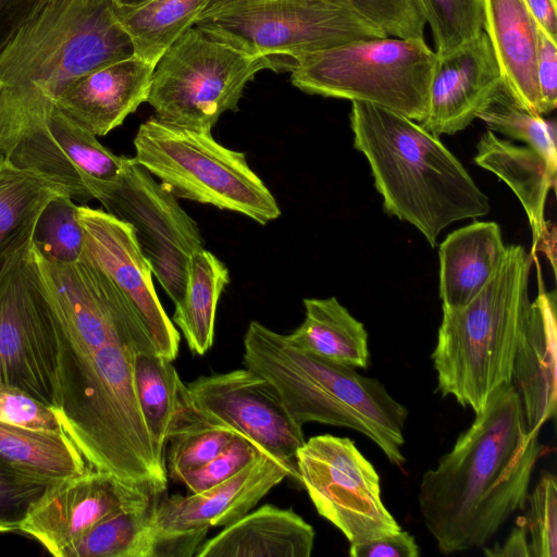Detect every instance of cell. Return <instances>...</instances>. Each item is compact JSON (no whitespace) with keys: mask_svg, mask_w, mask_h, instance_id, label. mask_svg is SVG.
<instances>
[{"mask_svg":"<svg viewBox=\"0 0 557 557\" xmlns=\"http://www.w3.org/2000/svg\"><path fill=\"white\" fill-rule=\"evenodd\" d=\"M77 207L66 194H58L41 210L32 236V245L46 260L69 264L77 262L84 249V232Z\"/></svg>","mask_w":557,"mask_h":557,"instance_id":"34","label":"cell"},{"mask_svg":"<svg viewBox=\"0 0 557 557\" xmlns=\"http://www.w3.org/2000/svg\"><path fill=\"white\" fill-rule=\"evenodd\" d=\"M354 147L368 160L385 211L409 222L435 247L449 224L484 216L490 200L438 136L420 123L351 101Z\"/></svg>","mask_w":557,"mask_h":557,"instance_id":"3","label":"cell"},{"mask_svg":"<svg viewBox=\"0 0 557 557\" xmlns=\"http://www.w3.org/2000/svg\"><path fill=\"white\" fill-rule=\"evenodd\" d=\"M213 1L152 0L137 8L114 10L132 40L134 54L156 66L168 48L195 26Z\"/></svg>","mask_w":557,"mask_h":557,"instance_id":"31","label":"cell"},{"mask_svg":"<svg viewBox=\"0 0 557 557\" xmlns=\"http://www.w3.org/2000/svg\"><path fill=\"white\" fill-rule=\"evenodd\" d=\"M349 555L352 557H418L420 548L409 532L400 530L350 544Z\"/></svg>","mask_w":557,"mask_h":557,"instance_id":"43","label":"cell"},{"mask_svg":"<svg viewBox=\"0 0 557 557\" xmlns=\"http://www.w3.org/2000/svg\"><path fill=\"white\" fill-rule=\"evenodd\" d=\"M210 37L292 71L308 53L384 38L381 28L323 0H215L195 24Z\"/></svg>","mask_w":557,"mask_h":557,"instance_id":"9","label":"cell"},{"mask_svg":"<svg viewBox=\"0 0 557 557\" xmlns=\"http://www.w3.org/2000/svg\"><path fill=\"white\" fill-rule=\"evenodd\" d=\"M158 496L110 515L74 544L66 557H152V510Z\"/></svg>","mask_w":557,"mask_h":557,"instance_id":"32","label":"cell"},{"mask_svg":"<svg viewBox=\"0 0 557 557\" xmlns=\"http://www.w3.org/2000/svg\"><path fill=\"white\" fill-rule=\"evenodd\" d=\"M158 495L112 474L88 468L48 484L20 525L55 557L67 552L97 523L117 510Z\"/></svg>","mask_w":557,"mask_h":557,"instance_id":"17","label":"cell"},{"mask_svg":"<svg viewBox=\"0 0 557 557\" xmlns=\"http://www.w3.org/2000/svg\"><path fill=\"white\" fill-rule=\"evenodd\" d=\"M533 257L523 246H507L493 280L469 304L443 308L437 343L431 355L437 391L480 413L511 367L530 304L528 283Z\"/></svg>","mask_w":557,"mask_h":557,"instance_id":"6","label":"cell"},{"mask_svg":"<svg viewBox=\"0 0 557 557\" xmlns=\"http://www.w3.org/2000/svg\"><path fill=\"white\" fill-rule=\"evenodd\" d=\"M134 147V161L176 198L237 212L262 225L281 215L245 153L222 146L211 133L151 116L139 125Z\"/></svg>","mask_w":557,"mask_h":557,"instance_id":"7","label":"cell"},{"mask_svg":"<svg viewBox=\"0 0 557 557\" xmlns=\"http://www.w3.org/2000/svg\"><path fill=\"white\" fill-rule=\"evenodd\" d=\"M474 162L504 181L521 202L532 231V251L548 255L549 230L544 219L548 193L556 186L557 163L531 147L498 138L494 132L481 135Z\"/></svg>","mask_w":557,"mask_h":557,"instance_id":"24","label":"cell"},{"mask_svg":"<svg viewBox=\"0 0 557 557\" xmlns=\"http://www.w3.org/2000/svg\"><path fill=\"white\" fill-rule=\"evenodd\" d=\"M186 387L194 410L205 422L246 437L299 482L296 455L305 443L302 426L267 379L246 368L202 375Z\"/></svg>","mask_w":557,"mask_h":557,"instance_id":"15","label":"cell"},{"mask_svg":"<svg viewBox=\"0 0 557 557\" xmlns=\"http://www.w3.org/2000/svg\"><path fill=\"white\" fill-rule=\"evenodd\" d=\"M506 252L495 222H474L448 234L438 250L443 308L469 304L496 275Z\"/></svg>","mask_w":557,"mask_h":557,"instance_id":"25","label":"cell"},{"mask_svg":"<svg viewBox=\"0 0 557 557\" xmlns=\"http://www.w3.org/2000/svg\"><path fill=\"white\" fill-rule=\"evenodd\" d=\"M483 553L490 557H532L528 541L525 523H520L512 529L503 545L483 547Z\"/></svg>","mask_w":557,"mask_h":557,"instance_id":"45","label":"cell"},{"mask_svg":"<svg viewBox=\"0 0 557 557\" xmlns=\"http://www.w3.org/2000/svg\"><path fill=\"white\" fill-rule=\"evenodd\" d=\"M371 22L388 36L404 37L419 21L420 0H323Z\"/></svg>","mask_w":557,"mask_h":557,"instance_id":"40","label":"cell"},{"mask_svg":"<svg viewBox=\"0 0 557 557\" xmlns=\"http://www.w3.org/2000/svg\"><path fill=\"white\" fill-rule=\"evenodd\" d=\"M134 54L111 0H47L0 48V135L77 77Z\"/></svg>","mask_w":557,"mask_h":557,"instance_id":"5","label":"cell"},{"mask_svg":"<svg viewBox=\"0 0 557 557\" xmlns=\"http://www.w3.org/2000/svg\"><path fill=\"white\" fill-rule=\"evenodd\" d=\"M529 511L525 519L531 540L532 557L557 556V479L543 472L532 493L527 496Z\"/></svg>","mask_w":557,"mask_h":557,"instance_id":"37","label":"cell"},{"mask_svg":"<svg viewBox=\"0 0 557 557\" xmlns=\"http://www.w3.org/2000/svg\"><path fill=\"white\" fill-rule=\"evenodd\" d=\"M154 65L132 57L73 81L54 104L96 136H106L147 101Z\"/></svg>","mask_w":557,"mask_h":557,"instance_id":"21","label":"cell"},{"mask_svg":"<svg viewBox=\"0 0 557 557\" xmlns=\"http://www.w3.org/2000/svg\"><path fill=\"white\" fill-rule=\"evenodd\" d=\"M436 46L444 55L483 30V0H420Z\"/></svg>","mask_w":557,"mask_h":557,"instance_id":"36","label":"cell"},{"mask_svg":"<svg viewBox=\"0 0 557 557\" xmlns=\"http://www.w3.org/2000/svg\"><path fill=\"white\" fill-rule=\"evenodd\" d=\"M33 253L60 326V406L53 411L62 433L90 469L162 494L168 471L153 456L134 380L136 350L153 345L145 326L83 255L61 264L34 247Z\"/></svg>","mask_w":557,"mask_h":557,"instance_id":"1","label":"cell"},{"mask_svg":"<svg viewBox=\"0 0 557 557\" xmlns=\"http://www.w3.org/2000/svg\"><path fill=\"white\" fill-rule=\"evenodd\" d=\"M88 188L106 212L131 225L152 275L174 305L178 302L185 289L189 258L203 248L197 222L133 158L126 157L116 180L92 181Z\"/></svg>","mask_w":557,"mask_h":557,"instance_id":"12","label":"cell"},{"mask_svg":"<svg viewBox=\"0 0 557 557\" xmlns=\"http://www.w3.org/2000/svg\"><path fill=\"white\" fill-rule=\"evenodd\" d=\"M117 9H133L144 5L152 0H111Z\"/></svg>","mask_w":557,"mask_h":557,"instance_id":"47","label":"cell"},{"mask_svg":"<svg viewBox=\"0 0 557 557\" xmlns=\"http://www.w3.org/2000/svg\"><path fill=\"white\" fill-rule=\"evenodd\" d=\"M305 319L286 335L295 347L354 369L370 363L368 332L335 297L304 299Z\"/></svg>","mask_w":557,"mask_h":557,"instance_id":"26","label":"cell"},{"mask_svg":"<svg viewBox=\"0 0 557 557\" xmlns=\"http://www.w3.org/2000/svg\"><path fill=\"white\" fill-rule=\"evenodd\" d=\"M268 60L247 54L194 26L154 66L147 102L162 122L211 133L219 117L236 111L243 91Z\"/></svg>","mask_w":557,"mask_h":557,"instance_id":"10","label":"cell"},{"mask_svg":"<svg viewBox=\"0 0 557 557\" xmlns=\"http://www.w3.org/2000/svg\"><path fill=\"white\" fill-rule=\"evenodd\" d=\"M62 193L67 195L61 185L0 157V269L16 249L32 240L41 210Z\"/></svg>","mask_w":557,"mask_h":557,"instance_id":"29","label":"cell"},{"mask_svg":"<svg viewBox=\"0 0 557 557\" xmlns=\"http://www.w3.org/2000/svg\"><path fill=\"white\" fill-rule=\"evenodd\" d=\"M503 84L491 42L482 30L471 41L437 55L426 114L420 124L436 136L454 135L478 117Z\"/></svg>","mask_w":557,"mask_h":557,"instance_id":"18","label":"cell"},{"mask_svg":"<svg viewBox=\"0 0 557 557\" xmlns=\"http://www.w3.org/2000/svg\"><path fill=\"white\" fill-rule=\"evenodd\" d=\"M84 232L83 256L100 269L129 302L157 352L174 360L181 336L159 300L149 262L139 249L133 228L102 209L78 205Z\"/></svg>","mask_w":557,"mask_h":557,"instance_id":"16","label":"cell"},{"mask_svg":"<svg viewBox=\"0 0 557 557\" xmlns=\"http://www.w3.org/2000/svg\"><path fill=\"white\" fill-rule=\"evenodd\" d=\"M47 0H0V48Z\"/></svg>","mask_w":557,"mask_h":557,"instance_id":"44","label":"cell"},{"mask_svg":"<svg viewBox=\"0 0 557 557\" xmlns=\"http://www.w3.org/2000/svg\"><path fill=\"white\" fill-rule=\"evenodd\" d=\"M0 422L35 430L62 432L51 407L22 388L1 383Z\"/></svg>","mask_w":557,"mask_h":557,"instance_id":"41","label":"cell"},{"mask_svg":"<svg viewBox=\"0 0 557 557\" xmlns=\"http://www.w3.org/2000/svg\"><path fill=\"white\" fill-rule=\"evenodd\" d=\"M60 326L41 282L32 240L0 269V383L57 410L60 406Z\"/></svg>","mask_w":557,"mask_h":557,"instance_id":"11","label":"cell"},{"mask_svg":"<svg viewBox=\"0 0 557 557\" xmlns=\"http://www.w3.org/2000/svg\"><path fill=\"white\" fill-rule=\"evenodd\" d=\"M0 458L15 469L48 481L81 474L89 467L60 431L0 422Z\"/></svg>","mask_w":557,"mask_h":557,"instance_id":"30","label":"cell"},{"mask_svg":"<svg viewBox=\"0 0 557 557\" xmlns=\"http://www.w3.org/2000/svg\"><path fill=\"white\" fill-rule=\"evenodd\" d=\"M134 380L153 456L158 465L166 470L165 449L171 428L178 414L190 405L186 384L172 360L159 355L153 345L136 350Z\"/></svg>","mask_w":557,"mask_h":557,"instance_id":"27","label":"cell"},{"mask_svg":"<svg viewBox=\"0 0 557 557\" xmlns=\"http://www.w3.org/2000/svg\"><path fill=\"white\" fill-rule=\"evenodd\" d=\"M482 120L492 132L522 140L550 162L557 163L555 122L530 112L520 106L503 86L494 98L480 111Z\"/></svg>","mask_w":557,"mask_h":557,"instance_id":"35","label":"cell"},{"mask_svg":"<svg viewBox=\"0 0 557 557\" xmlns=\"http://www.w3.org/2000/svg\"><path fill=\"white\" fill-rule=\"evenodd\" d=\"M299 482L320 516L350 544L401 530L385 507L380 476L348 437H310L296 455Z\"/></svg>","mask_w":557,"mask_h":557,"instance_id":"13","label":"cell"},{"mask_svg":"<svg viewBox=\"0 0 557 557\" xmlns=\"http://www.w3.org/2000/svg\"><path fill=\"white\" fill-rule=\"evenodd\" d=\"M524 4L550 38L556 40L557 36V8L556 0H523Z\"/></svg>","mask_w":557,"mask_h":557,"instance_id":"46","label":"cell"},{"mask_svg":"<svg viewBox=\"0 0 557 557\" xmlns=\"http://www.w3.org/2000/svg\"><path fill=\"white\" fill-rule=\"evenodd\" d=\"M262 454L249 440L237 435L214 458L182 474L176 482L184 484L190 493H199L235 475Z\"/></svg>","mask_w":557,"mask_h":557,"instance_id":"39","label":"cell"},{"mask_svg":"<svg viewBox=\"0 0 557 557\" xmlns=\"http://www.w3.org/2000/svg\"><path fill=\"white\" fill-rule=\"evenodd\" d=\"M228 283V269L213 253L203 247L191 255L184 294L175 304L173 323L194 355L202 356L213 345L216 306Z\"/></svg>","mask_w":557,"mask_h":557,"instance_id":"28","label":"cell"},{"mask_svg":"<svg viewBox=\"0 0 557 557\" xmlns=\"http://www.w3.org/2000/svg\"><path fill=\"white\" fill-rule=\"evenodd\" d=\"M289 473L262 454L230 479L199 493L159 495L152 510L157 533L226 527L248 513Z\"/></svg>","mask_w":557,"mask_h":557,"instance_id":"19","label":"cell"},{"mask_svg":"<svg viewBox=\"0 0 557 557\" xmlns=\"http://www.w3.org/2000/svg\"><path fill=\"white\" fill-rule=\"evenodd\" d=\"M314 537L312 525L293 509L268 504L205 541L195 557H309Z\"/></svg>","mask_w":557,"mask_h":557,"instance_id":"23","label":"cell"},{"mask_svg":"<svg viewBox=\"0 0 557 557\" xmlns=\"http://www.w3.org/2000/svg\"><path fill=\"white\" fill-rule=\"evenodd\" d=\"M543 449L515 387L500 386L454 447L422 475L418 505L440 552L483 548L523 509Z\"/></svg>","mask_w":557,"mask_h":557,"instance_id":"2","label":"cell"},{"mask_svg":"<svg viewBox=\"0 0 557 557\" xmlns=\"http://www.w3.org/2000/svg\"><path fill=\"white\" fill-rule=\"evenodd\" d=\"M50 482L24 473L0 458V533L20 530L30 506Z\"/></svg>","mask_w":557,"mask_h":557,"instance_id":"38","label":"cell"},{"mask_svg":"<svg viewBox=\"0 0 557 557\" xmlns=\"http://www.w3.org/2000/svg\"><path fill=\"white\" fill-rule=\"evenodd\" d=\"M0 157L61 185L79 205L92 200L89 182L116 180L126 159L104 147L52 100L22 113L3 143Z\"/></svg>","mask_w":557,"mask_h":557,"instance_id":"14","label":"cell"},{"mask_svg":"<svg viewBox=\"0 0 557 557\" xmlns=\"http://www.w3.org/2000/svg\"><path fill=\"white\" fill-rule=\"evenodd\" d=\"M530 301L515 350L510 384L517 391L528 428L540 433L557 409L556 293L545 292Z\"/></svg>","mask_w":557,"mask_h":557,"instance_id":"20","label":"cell"},{"mask_svg":"<svg viewBox=\"0 0 557 557\" xmlns=\"http://www.w3.org/2000/svg\"><path fill=\"white\" fill-rule=\"evenodd\" d=\"M537 36L536 82L541 114H546L557 104V44L539 24Z\"/></svg>","mask_w":557,"mask_h":557,"instance_id":"42","label":"cell"},{"mask_svg":"<svg viewBox=\"0 0 557 557\" xmlns=\"http://www.w3.org/2000/svg\"><path fill=\"white\" fill-rule=\"evenodd\" d=\"M246 368L267 379L299 425L319 422L358 431L401 467L408 409L377 379L295 347L287 336L251 321L244 336Z\"/></svg>","mask_w":557,"mask_h":557,"instance_id":"4","label":"cell"},{"mask_svg":"<svg viewBox=\"0 0 557 557\" xmlns=\"http://www.w3.org/2000/svg\"><path fill=\"white\" fill-rule=\"evenodd\" d=\"M237 436L233 431L205 422L191 404L175 420L171 428L165 455L166 471L173 481L198 469Z\"/></svg>","mask_w":557,"mask_h":557,"instance_id":"33","label":"cell"},{"mask_svg":"<svg viewBox=\"0 0 557 557\" xmlns=\"http://www.w3.org/2000/svg\"><path fill=\"white\" fill-rule=\"evenodd\" d=\"M483 30L505 87L530 112L541 114L536 82L537 22L523 0H483Z\"/></svg>","mask_w":557,"mask_h":557,"instance_id":"22","label":"cell"},{"mask_svg":"<svg viewBox=\"0 0 557 557\" xmlns=\"http://www.w3.org/2000/svg\"><path fill=\"white\" fill-rule=\"evenodd\" d=\"M436 58L424 39L356 40L300 57L290 81L310 95L374 103L420 123Z\"/></svg>","mask_w":557,"mask_h":557,"instance_id":"8","label":"cell"}]
</instances>
